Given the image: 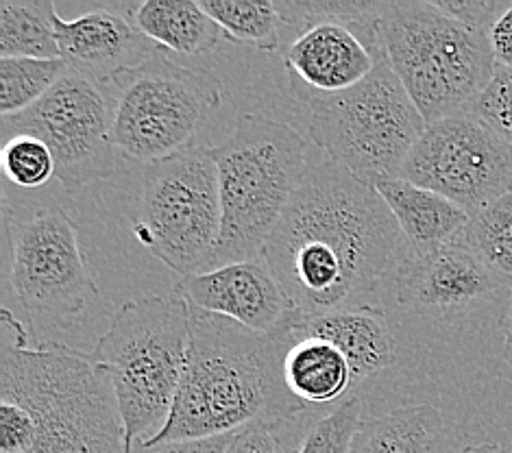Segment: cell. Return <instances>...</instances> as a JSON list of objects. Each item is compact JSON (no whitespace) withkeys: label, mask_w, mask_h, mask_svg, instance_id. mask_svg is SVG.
Listing matches in <instances>:
<instances>
[{"label":"cell","mask_w":512,"mask_h":453,"mask_svg":"<svg viewBox=\"0 0 512 453\" xmlns=\"http://www.w3.org/2000/svg\"><path fill=\"white\" fill-rule=\"evenodd\" d=\"M399 236L373 183L327 159L308 166L264 257L292 308L316 316L362 305L386 273Z\"/></svg>","instance_id":"cell-1"},{"label":"cell","mask_w":512,"mask_h":453,"mask_svg":"<svg viewBox=\"0 0 512 453\" xmlns=\"http://www.w3.org/2000/svg\"><path fill=\"white\" fill-rule=\"evenodd\" d=\"M0 453H125L114 388L90 353L55 342L29 345L18 318L3 312Z\"/></svg>","instance_id":"cell-2"},{"label":"cell","mask_w":512,"mask_h":453,"mask_svg":"<svg viewBox=\"0 0 512 453\" xmlns=\"http://www.w3.org/2000/svg\"><path fill=\"white\" fill-rule=\"evenodd\" d=\"M284 342L190 305L184 379L166 425L146 445L236 434L253 423L306 414L282 377Z\"/></svg>","instance_id":"cell-3"},{"label":"cell","mask_w":512,"mask_h":453,"mask_svg":"<svg viewBox=\"0 0 512 453\" xmlns=\"http://www.w3.org/2000/svg\"><path fill=\"white\" fill-rule=\"evenodd\" d=\"M190 303L173 295L129 299L114 312L90 358L114 388L125 453L166 425L188 364Z\"/></svg>","instance_id":"cell-4"},{"label":"cell","mask_w":512,"mask_h":453,"mask_svg":"<svg viewBox=\"0 0 512 453\" xmlns=\"http://www.w3.org/2000/svg\"><path fill=\"white\" fill-rule=\"evenodd\" d=\"M212 153L223 223L210 271L264 255L308 170V142L286 122L245 114Z\"/></svg>","instance_id":"cell-5"},{"label":"cell","mask_w":512,"mask_h":453,"mask_svg":"<svg viewBox=\"0 0 512 453\" xmlns=\"http://www.w3.org/2000/svg\"><path fill=\"white\" fill-rule=\"evenodd\" d=\"M375 31L425 125L467 112L497 68L489 35L451 20L434 3H388Z\"/></svg>","instance_id":"cell-6"},{"label":"cell","mask_w":512,"mask_h":453,"mask_svg":"<svg viewBox=\"0 0 512 453\" xmlns=\"http://www.w3.org/2000/svg\"><path fill=\"white\" fill-rule=\"evenodd\" d=\"M297 96L310 109V140L332 162L369 183L397 179L428 127L382 48L371 77L356 88Z\"/></svg>","instance_id":"cell-7"},{"label":"cell","mask_w":512,"mask_h":453,"mask_svg":"<svg viewBox=\"0 0 512 453\" xmlns=\"http://www.w3.org/2000/svg\"><path fill=\"white\" fill-rule=\"evenodd\" d=\"M218 166L210 146L149 164L142 179L136 238L181 277L207 273L221 236Z\"/></svg>","instance_id":"cell-8"},{"label":"cell","mask_w":512,"mask_h":453,"mask_svg":"<svg viewBox=\"0 0 512 453\" xmlns=\"http://www.w3.org/2000/svg\"><path fill=\"white\" fill-rule=\"evenodd\" d=\"M114 146L136 162L155 164L192 146V138L225 103L223 81L205 68L170 61L162 48L112 81Z\"/></svg>","instance_id":"cell-9"},{"label":"cell","mask_w":512,"mask_h":453,"mask_svg":"<svg viewBox=\"0 0 512 453\" xmlns=\"http://www.w3.org/2000/svg\"><path fill=\"white\" fill-rule=\"evenodd\" d=\"M5 242L11 290L31 318L70 323L99 299L79 229L62 207L14 220L5 207Z\"/></svg>","instance_id":"cell-10"},{"label":"cell","mask_w":512,"mask_h":453,"mask_svg":"<svg viewBox=\"0 0 512 453\" xmlns=\"http://www.w3.org/2000/svg\"><path fill=\"white\" fill-rule=\"evenodd\" d=\"M114 114V88H105L70 68L42 101L27 112L5 118V131L7 140L18 133L42 140L53 151L55 179L68 192H75L112 175Z\"/></svg>","instance_id":"cell-11"},{"label":"cell","mask_w":512,"mask_h":453,"mask_svg":"<svg viewBox=\"0 0 512 453\" xmlns=\"http://www.w3.org/2000/svg\"><path fill=\"white\" fill-rule=\"evenodd\" d=\"M399 177L475 214L512 192V149L484 120L458 112L425 127Z\"/></svg>","instance_id":"cell-12"},{"label":"cell","mask_w":512,"mask_h":453,"mask_svg":"<svg viewBox=\"0 0 512 453\" xmlns=\"http://www.w3.org/2000/svg\"><path fill=\"white\" fill-rule=\"evenodd\" d=\"M512 295L465 242L430 253L410 251L397 268V301L408 310L451 312Z\"/></svg>","instance_id":"cell-13"},{"label":"cell","mask_w":512,"mask_h":453,"mask_svg":"<svg viewBox=\"0 0 512 453\" xmlns=\"http://www.w3.org/2000/svg\"><path fill=\"white\" fill-rule=\"evenodd\" d=\"M380 48L375 24L316 22L290 44L284 66L295 94H340L371 77Z\"/></svg>","instance_id":"cell-14"},{"label":"cell","mask_w":512,"mask_h":453,"mask_svg":"<svg viewBox=\"0 0 512 453\" xmlns=\"http://www.w3.org/2000/svg\"><path fill=\"white\" fill-rule=\"evenodd\" d=\"M175 292L194 308L231 318L260 334L273 332L292 310L264 255L181 277Z\"/></svg>","instance_id":"cell-15"},{"label":"cell","mask_w":512,"mask_h":453,"mask_svg":"<svg viewBox=\"0 0 512 453\" xmlns=\"http://www.w3.org/2000/svg\"><path fill=\"white\" fill-rule=\"evenodd\" d=\"M59 53L79 75L96 83L112 85L123 72L144 64L160 51L144 33L138 31L123 5L99 7L75 20L53 16Z\"/></svg>","instance_id":"cell-16"},{"label":"cell","mask_w":512,"mask_h":453,"mask_svg":"<svg viewBox=\"0 0 512 453\" xmlns=\"http://www.w3.org/2000/svg\"><path fill=\"white\" fill-rule=\"evenodd\" d=\"M288 336H310L332 342L349 360L356 384L388 369L395 362V336L386 312L373 305H356L325 314L308 316L292 308L282 323Z\"/></svg>","instance_id":"cell-17"},{"label":"cell","mask_w":512,"mask_h":453,"mask_svg":"<svg viewBox=\"0 0 512 453\" xmlns=\"http://www.w3.org/2000/svg\"><path fill=\"white\" fill-rule=\"evenodd\" d=\"M273 334L284 342V386L303 410L325 408L347 399L356 379L343 351L321 338L288 336L282 327H275Z\"/></svg>","instance_id":"cell-18"},{"label":"cell","mask_w":512,"mask_h":453,"mask_svg":"<svg viewBox=\"0 0 512 453\" xmlns=\"http://www.w3.org/2000/svg\"><path fill=\"white\" fill-rule=\"evenodd\" d=\"M393 212L399 231L414 253H430L465 234L471 214L441 194L414 186L406 179H380L373 183Z\"/></svg>","instance_id":"cell-19"},{"label":"cell","mask_w":512,"mask_h":453,"mask_svg":"<svg viewBox=\"0 0 512 453\" xmlns=\"http://www.w3.org/2000/svg\"><path fill=\"white\" fill-rule=\"evenodd\" d=\"M127 18L155 46L181 55H203L221 42L223 31L192 0H144L123 5Z\"/></svg>","instance_id":"cell-20"},{"label":"cell","mask_w":512,"mask_h":453,"mask_svg":"<svg viewBox=\"0 0 512 453\" xmlns=\"http://www.w3.org/2000/svg\"><path fill=\"white\" fill-rule=\"evenodd\" d=\"M351 453H449L443 412L432 403H410L362 421Z\"/></svg>","instance_id":"cell-21"},{"label":"cell","mask_w":512,"mask_h":453,"mask_svg":"<svg viewBox=\"0 0 512 453\" xmlns=\"http://www.w3.org/2000/svg\"><path fill=\"white\" fill-rule=\"evenodd\" d=\"M51 0H0V57L62 59Z\"/></svg>","instance_id":"cell-22"},{"label":"cell","mask_w":512,"mask_h":453,"mask_svg":"<svg viewBox=\"0 0 512 453\" xmlns=\"http://www.w3.org/2000/svg\"><path fill=\"white\" fill-rule=\"evenodd\" d=\"M231 42L273 53L282 42V14L273 0H199Z\"/></svg>","instance_id":"cell-23"},{"label":"cell","mask_w":512,"mask_h":453,"mask_svg":"<svg viewBox=\"0 0 512 453\" xmlns=\"http://www.w3.org/2000/svg\"><path fill=\"white\" fill-rule=\"evenodd\" d=\"M460 240L512 290V192L471 214Z\"/></svg>","instance_id":"cell-24"},{"label":"cell","mask_w":512,"mask_h":453,"mask_svg":"<svg viewBox=\"0 0 512 453\" xmlns=\"http://www.w3.org/2000/svg\"><path fill=\"white\" fill-rule=\"evenodd\" d=\"M70 66L64 59L0 57V112L3 118L27 112L55 88Z\"/></svg>","instance_id":"cell-25"},{"label":"cell","mask_w":512,"mask_h":453,"mask_svg":"<svg viewBox=\"0 0 512 453\" xmlns=\"http://www.w3.org/2000/svg\"><path fill=\"white\" fill-rule=\"evenodd\" d=\"M362 421V401L351 395L310 423L295 453H351Z\"/></svg>","instance_id":"cell-26"},{"label":"cell","mask_w":512,"mask_h":453,"mask_svg":"<svg viewBox=\"0 0 512 453\" xmlns=\"http://www.w3.org/2000/svg\"><path fill=\"white\" fill-rule=\"evenodd\" d=\"M388 3H360V0H284L277 3L284 24L292 29H303L316 22H345L371 27L384 14Z\"/></svg>","instance_id":"cell-27"},{"label":"cell","mask_w":512,"mask_h":453,"mask_svg":"<svg viewBox=\"0 0 512 453\" xmlns=\"http://www.w3.org/2000/svg\"><path fill=\"white\" fill-rule=\"evenodd\" d=\"M0 162H3L5 177L24 190L42 188L44 183L57 177L53 151L42 140L27 136V133H18V136L5 140Z\"/></svg>","instance_id":"cell-28"},{"label":"cell","mask_w":512,"mask_h":453,"mask_svg":"<svg viewBox=\"0 0 512 453\" xmlns=\"http://www.w3.org/2000/svg\"><path fill=\"white\" fill-rule=\"evenodd\" d=\"M467 112L484 120L512 149V70L497 66L493 79Z\"/></svg>","instance_id":"cell-29"},{"label":"cell","mask_w":512,"mask_h":453,"mask_svg":"<svg viewBox=\"0 0 512 453\" xmlns=\"http://www.w3.org/2000/svg\"><path fill=\"white\" fill-rule=\"evenodd\" d=\"M282 421H262L240 430L225 453H288L286 427Z\"/></svg>","instance_id":"cell-30"},{"label":"cell","mask_w":512,"mask_h":453,"mask_svg":"<svg viewBox=\"0 0 512 453\" xmlns=\"http://www.w3.org/2000/svg\"><path fill=\"white\" fill-rule=\"evenodd\" d=\"M434 5L451 20L465 24L473 31L489 33L491 24L502 14L506 3H495V0H436Z\"/></svg>","instance_id":"cell-31"},{"label":"cell","mask_w":512,"mask_h":453,"mask_svg":"<svg viewBox=\"0 0 512 453\" xmlns=\"http://www.w3.org/2000/svg\"><path fill=\"white\" fill-rule=\"evenodd\" d=\"M236 434L203 438V440H177V443L138 445L133 453H225Z\"/></svg>","instance_id":"cell-32"},{"label":"cell","mask_w":512,"mask_h":453,"mask_svg":"<svg viewBox=\"0 0 512 453\" xmlns=\"http://www.w3.org/2000/svg\"><path fill=\"white\" fill-rule=\"evenodd\" d=\"M489 44L495 57V64L512 70V3H506L502 14L491 24Z\"/></svg>","instance_id":"cell-33"},{"label":"cell","mask_w":512,"mask_h":453,"mask_svg":"<svg viewBox=\"0 0 512 453\" xmlns=\"http://www.w3.org/2000/svg\"><path fill=\"white\" fill-rule=\"evenodd\" d=\"M502 332H504V360L512 366V295L508 297V310L502 321Z\"/></svg>","instance_id":"cell-34"},{"label":"cell","mask_w":512,"mask_h":453,"mask_svg":"<svg viewBox=\"0 0 512 453\" xmlns=\"http://www.w3.org/2000/svg\"><path fill=\"white\" fill-rule=\"evenodd\" d=\"M462 453H510V451L504 449V447H499V445H493V443H482V445H473Z\"/></svg>","instance_id":"cell-35"}]
</instances>
